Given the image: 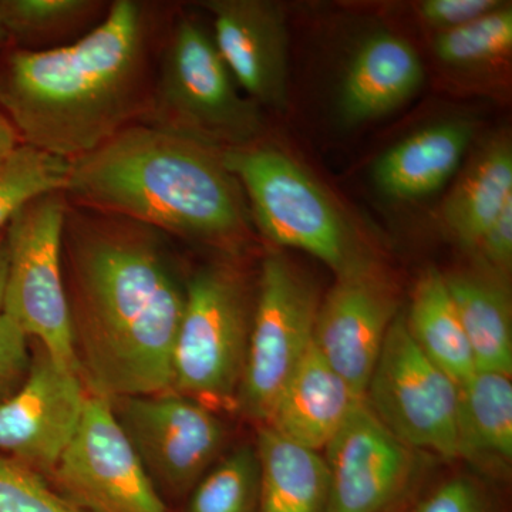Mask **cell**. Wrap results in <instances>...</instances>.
Listing matches in <instances>:
<instances>
[{"label":"cell","instance_id":"6da1fadb","mask_svg":"<svg viewBox=\"0 0 512 512\" xmlns=\"http://www.w3.org/2000/svg\"><path fill=\"white\" fill-rule=\"evenodd\" d=\"M156 229L67 210L63 251L82 377L107 399L170 392L185 286Z\"/></svg>","mask_w":512,"mask_h":512},{"label":"cell","instance_id":"7a4b0ae2","mask_svg":"<svg viewBox=\"0 0 512 512\" xmlns=\"http://www.w3.org/2000/svg\"><path fill=\"white\" fill-rule=\"evenodd\" d=\"M147 20L117 0L72 45L16 50L0 67V110L20 143L73 160L146 113Z\"/></svg>","mask_w":512,"mask_h":512},{"label":"cell","instance_id":"3957f363","mask_svg":"<svg viewBox=\"0 0 512 512\" xmlns=\"http://www.w3.org/2000/svg\"><path fill=\"white\" fill-rule=\"evenodd\" d=\"M69 163L64 194L82 207L211 244L247 235L238 181L221 151L198 141L130 124Z\"/></svg>","mask_w":512,"mask_h":512},{"label":"cell","instance_id":"277c9868","mask_svg":"<svg viewBox=\"0 0 512 512\" xmlns=\"http://www.w3.org/2000/svg\"><path fill=\"white\" fill-rule=\"evenodd\" d=\"M221 157L269 241L308 252L336 276L373 261L335 202L293 158L255 143L228 148Z\"/></svg>","mask_w":512,"mask_h":512},{"label":"cell","instance_id":"5b68a950","mask_svg":"<svg viewBox=\"0 0 512 512\" xmlns=\"http://www.w3.org/2000/svg\"><path fill=\"white\" fill-rule=\"evenodd\" d=\"M144 116L220 151L254 144L262 130L258 104L239 93L214 40L190 19L171 33Z\"/></svg>","mask_w":512,"mask_h":512},{"label":"cell","instance_id":"8992f818","mask_svg":"<svg viewBox=\"0 0 512 512\" xmlns=\"http://www.w3.org/2000/svg\"><path fill=\"white\" fill-rule=\"evenodd\" d=\"M64 191L42 195L6 227L8 276L2 312L57 365L82 376L74 346L72 312L63 275Z\"/></svg>","mask_w":512,"mask_h":512},{"label":"cell","instance_id":"52a82bcc","mask_svg":"<svg viewBox=\"0 0 512 512\" xmlns=\"http://www.w3.org/2000/svg\"><path fill=\"white\" fill-rule=\"evenodd\" d=\"M252 312L247 282L237 269L215 264L195 272L185 285L171 390L207 406L235 403Z\"/></svg>","mask_w":512,"mask_h":512},{"label":"cell","instance_id":"ba28073f","mask_svg":"<svg viewBox=\"0 0 512 512\" xmlns=\"http://www.w3.org/2000/svg\"><path fill=\"white\" fill-rule=\"evenodd\" d=\"M319 295L298 266L278 252L262 262L238 409L265 424L293 370L313 345Z\"/></svg>","mask_w":512,"mask_h":512},{"label":"cell","instance_id":"9c48e42d","mask_svg":"<svg viewBox=\"0 0 512 512\" xmlns=\"http://www.w3.org/2000/svg\"><path fill=\"white\" fill-rule=\"evenodd\" d=\"M363 400L407 446L457 458V383L421 352L402 312L387 332Z\"/></svg>","mask_w":512,"mask_h":512},{"label":"cell","instance_id":"30bf717a","mask_svg":"<svg viewBox=\"0 0 512 512\" xmlns=\"http://www.w3.org/2000/svg\"><path fill=\"white\" fill-rule=\"evenodd\" d=\"M110 402L161 495L190 494L220 457L227 430L207 404L173 390Z\"/></svg>","mask_w":512,"mask_h":512},{"label":"cell","instance_id":"8fae6325","mask_svg":"<svg viewBox=\"0 0 512 512\" xmlns=\"http://www.w3.org/2000/svg\"><path fill=\"white\" fill-rule=\"evenodd\" d=\"M50 476L86 512H167L110 399L100 394H87L79 427Z\"/></svg>","mask_w":512,"mask_h":512},{"label":"cell","instance_id":"7c38bea8","mask_svg":"<svg viewBox=\"0 0 512 512\" xmlns=\"http://www.w3.org/2000/svg\"><path fill=\"white\" fill-rule=\"evenodd\" d=\"M421 454L362 400L322 451L330 512H407L419 497Z\"/></svg>","mask_w":512,"mask_h":512},{"label":"cell","instance_id":"4fadbf2b","mask_svg":"<svg viewBox=\"0 0 512 512\" xmlns=\"http://www.w3.org/2000/svg\"><path fill=\"white\" fill-rule=\"evenodd\" d=\"M399 313L393 282L375 261L336 276L319 303L313 343L362 399Z\"/></svg>","mask_w":512,"mask_h":512},{"label":"cell","instance_id":"5bb4252c","mask_svg":"<svg viewBox=\"0 0 512 512\" xmlns=\"http://www.w3.org/2000/svg\"><path fill=\"white\" fill-rule=\"evenodd\" d=\"M86 400L82 376L40 350L25 382L0 403V451L50 476L79 427Z\"/></svg>","mask_w":512,"mask_h":512},{"label":"cell","instance_id":"9a60e30c","mask_svg":"<svg viewBox=\"0 0 512 512\" xmlns=\"http://www.w3.org/2000/svg\"><path fill=\"white\" fill-rule=\"evenodd\" d=\"M214 43L229 72L258 106L288 100L289 35L284 10L269 0H207Z\"/></svg>","mask_w":512,"mask_h":512},{"label":"cell","instance_id":"2e32d148","mask_svg":"<svg viewBox=\"0 0 512 512\" xmlns=\"http://www.w3.org/2000/svg\"><path fill=\"white\" fill-rule=\"evenodd\" d=\"M362 400L313 343L262 426L322 453Z\"/></svg>","mask_w":512,"mask_h":512},{"label":"cell","instance_id":"e0dca14e","mask_svg":"<svg viewBox=\"0 0 512 512\" xmlns=\"http://www.w3.org/2000/svg\"><path fill=\"white\" fill-rule=\"evenodd\" d=\"M419 53L406 39L377 33L350 60L339 89V113L346 124L367 123L399 109L424 83Z\"/></svg>","mask_w":512,"mask_h":512},{"label":"cell","instance_id":"ac0fdd59","mask_svg":"<svg viewBox=\"0 0 512 512\" xmlns=\"http://www.w3.org/2000/svg\"><path fill=\"white\" fill-rule=\"evenodd\" d=\"M457 458L481 476L507 481L512 467L511 375L476 370L458 386Z\"/></svg>","mask_w":512,"mask_h":512},{"label":"cell","instance_id":"d6986e66","mask_svg":"<svg viewBox=\"0 0 512 512\" xmlns=\"http://www.w3.org/2000/svg\"><path fill=\"white\" fill-rule=\"evenodd\" d=\"M473 136V124L468 121H443L423 128L377 158L373 183L392 200L429 197L457 173Z\"/></svg>","mask_w":512,"mask_h":512},{"label":"cell","instance_id":"ffe728a7","mask_svg":"<svg viewBox=\"0 0 512 512\" xmlns=\"http://www.w3.org/2000/svg\"><path fill=\"white\" fill-rule=\"evenodd\" d=\"M477 370L512 375V303L507 278L481 265L444 275Z\"/></svg>","mask_w":512,"mask_h":512},{"label":"cell","instance_id":"44dd1931","mask_svg":"<svg viewBox=\"0 0 512 512\" xmlns=\"http://www.w3.org/2000/svg\"><path fill=\"white\" fill-rule=\"evenodd\" d=\"M258 512H330L328 467L322 453L261 426Z\"/></svg>","mask_w":512,"mask_h":512},{"label":"cell","instance_id":"7402d4cb","mask_svg":"<svg viewBox=\"0 0 512 512\" xmlns=\"http://www.w3.org/2000/svg\"><path fill=\"white\" fill-rule=\"evenodd\" d=\"M512 201V150L507 138L485 144L443 205L444 225L461 247L474 251L485 229Z\"/></svg>","mask_w":512,"mask_h":512},{"label":"cell","instance_id":"603a6c76","mask_svg":"<svg viewBox=\"0 0 512 512\" xmlns=\"http://www.w3.org/2000/svg\"><path fill=\"white\" fill-rule=\"evenodd\" d=\"M404 320L421 352L457 386L474 375L473 350L440 271L429 268L419 276Z\"/></svg>","mask_w":512,"mask_h":512},{"label":"cell","instance_id":"cb8c5ba5","mask_svg":"<svg viewBox=\"0 0 512 512\" xmlns=\"http://www.w3.org/2000/svg\"><path fill=\"white\" fill-rule=\"evenodd\" d=\"M69 165V160L23 143L0 160V232L29 202L66 190Z\"/></svg>","mask_w":512,"mask_h":512},{"label":"cell","instance_id":"d4e9b609","mask_svg":"<svg viewBox=\"0 0 512 512\" xmlns=\"http://www.w3.org/2000/svg\"><path fill=\"white\" fill-rule=\"evenodd\" d=\"M184 512H258L259 460L241 446L212 466L187 495Z\"/></svg>","mask_w":512,"mask_h":512},{"label":"cell","instance_id":"484cf974","mask_svg":"<svg viewBox=\"0 0 512 512\" xmlns=\"http://www.w3.org/2000/svg\"><path fill=\"white\" fill-rule=\"evenodd\" d=\"M434 53L453 67H474L494 62L511 52L512 8L503 5L460 28L440 32Z\"/></svg>","mask_w":512,"mask_h":512},{"label":"cell","instance_id":"4316f807","mask_svg":"<svg viewBox=\"0 0 512 512\" xmlns=\"http://www.w3.org/2000/svg\"><path fill=\"white\" fill-rule=\"evenodd\" d=\"M0 512H86L47 484L45 476L0 456Z\"/></svg>","mask_w":512,"mask_h":512},{"label":"cell","instance_id":"83f0119b","mask_svg":"<svg viewBox=\"0 0 512 512\" xmlns=\"http://www.w3.org/2000/svg\"><path fill=\"white\" fill-rule=\"evenodd\" d=\"M92 6L86 0H0V19L9 37L47 35L79 19Z\"/></svg>","mask_w":512,"mask_h":512},{"label":"cell","instance_id":"f1b7e54d","mask_svg":"<svg viewBox=\"0 0 512 512\" xmlns=\"http://www.w3.org/2000/svg\"><path fill=\"white\" fill-rule=\"evenodd\" d=\"M407 512H505L500 497L480 478L451 476L421 491Z\"/></svg>","mask_w":512,"mask_h":512},{"label":"cell","instance_id":"f546056e","mask_svg":"<svg viewBox=\"0 0 512 512\" xmlns=\"http://www.w3.org/2000/svg\"><path fill=\"white\" fill-rule=\"evenodd\" d=\"M28 339L9 316L0 312V403L15 393L28 376L32 365Z\"/></svg>","mask_w":512,"mask_h":512},{"label":"cell","instance_id":"4dcf8cb0","mask_svg":"<svg viewBox=\"0 0 512 512\" xmlns=\"http://www.w3.org/2000/svg\"><path fill=\"white\" fill-rule=\"evenodd\" d=\"M498 0H426L420 5V16L440 32L460 28L500 8Z\"/></svg>","mask_w":512,"mask_h":512},{"label":"cell","instance_id":"1f68e13d","mask_svg":"<svg viewBox=\"0 0 512 512\" xmlns=\"http://www.w3.org/2000/svg\"><path fill=\"white\" fill-rule=\"evenodd\" d=\"M473 252L480 256L481 265L507 278L512 264V201L485 229Z\"/></svg>","mask_w":512,"mask_h":512},{"label":"cell","instance_id":"d6a6232c","mask_svg":"<svg viewBox=\"0 0 512 512\" xmlns=\"http://www.w3.org/2000/svg\"><path fill=\"white\" fill-rule=\"evenodd\" d=\"M20 144L18 133L8 120V117L0 110V160L12 153Z\"/></svg>","mask_w":512,"mask_h":512},{"label":"cell","instance_id":"836d02e7","mask_svg":"<svg viewBox=\"0 0 512 512\" xmlns=\"http://www.w3.org/2000/svg\"><path fill=\"white\" fill-rule=\"evenodd\" d=\"M6 276H8V248L5 237H0V312H2L3 296H5Z\"/></svg>","mask_w":512,"mask_h":512},{"label":"cell","instance_id":"e575fe53","mask_svg":"<svg viewBox=\"0 0 512 512\" xmlns=\"http://www.w3.org/2000/svg\"><path fill=\"white\" fill-rule=\"evenodd\" d=\"M9 39L8 32H6L5 26H3L2 19H0V47L5 45L6 40Z\"/></svg>","mask_w":512,"mask_h":512}]
</instances>
